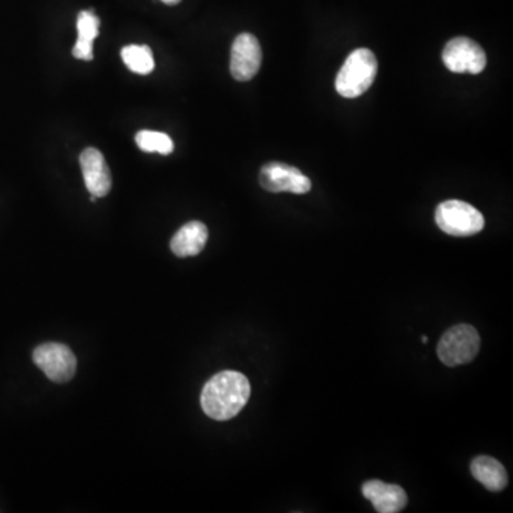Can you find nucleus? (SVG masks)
<instances>
[{
  "mask_svg": "<svg viewBox=\"0 0 513 513\" xmlns=\"http://www.w3.org/2000/svg\"><path fill=\"white\" fill-rule=\"evenodd\" d=\"M251 386L244 374L222 371L207 381L201 393V408L216 421H229L239 416L249 403Z\"/></svg>",
  "mask_w": 513,
  "mask_h": 513,
  "instance_id": "1",
  "label": "nucleus"
},
{
  "mask_svg": "<svg viewBox=\"0 0 513 513\" xmlns=\"http://www.w3.org/2000/svg\"><path fill=\"white\" fill-rule=\"evenodd\" d=\"M121 59L128 66V69L138 75H149L154 70V57L150 47L130 45L121 50Z\"/></svg>",
  "mask_w": 513,
  "mask_h": 513,
  "instance_id": "14",
  "label": "nucleus"
},
{
  "mask_svg": "<svg viewBox=\"0 0 513 513\" xmlns=\"http://www.w3.org/2000/svg\"><path fill=\"white\" fill-rule=\"evenodd\" d=\"M33 363L56 384L69 383L77 368V360L73 351L65 344L59 343L39 345L33 351Z\"/></svg>",
  "mask_w": 513,
  "mask_h": 513,
  "instance_id": "5",
  "label": "nucleus"
},
{
  "mask_svg": "<svg viewBox=\"0 0 513 513\" xmlns=\"http://www.w3.org/2000/svg\"><path fill=\"white\" fill-rule=\"evenodd\" d=\"M442 60L452 73L479 75L487 67V53L469 37L449 40L442 52Z\"/></svg>",
  "mask_w": 513,
  "mask_h": 513,
  "instance_id": "6",
  "label": "nucleus"
},
{
  "mask_svg": "<svg viewBox=\"0 0 513 513\" xmlns=\"http://www.w3.org/2000/svg\"><path fill=\"white\" fill-rule=\"evenodd\" d=\"M436 226L449 236L469 237L481 232L485 219L479 210L461 200H448L435 211Z\"/></svg>",
  "mask_w": 513,
  "mask_h": 513,
  "instance_id": "3",
  "label": "nucleus"
},
{
  "mask_svg": "<svg viewBox=\"0 0 513 513\" xmlns=\"http://www.w3.org/2000/svg\"><path fill=\"white\" fill-rule=\"evenodd\" d=\"M481 345L479 333L472 325L459 324L449 328L438 344L439 360L448 366L471 363Z\"/></svg>",
  "mask_w": 513,
  "mask_h": 513,
  "instance_id": "4",
  "label": "nucleus"
},
{
  "mask_svg": "<svg viewBox=\"0 0 513 513\" xmlns=\"http://www.w3.org/2000/svg\"><path fill=\"white\" fill-rule=\"evenodd\" d=\"M363 495L379 513L401 512L408 504L405 490L399 485L368 481L363 485Z\"/></svg>",
  "mask_w": 513,
  "mask_h": 513,
  "instance_id": "10",
  "label": "nucleus"
},
{
  "mask_svg": "<svg viewBox=\"0 0 513 513\" xmlns=\"http://www.w3.org/2000/svg\"><path fill=\"white\" fill-rule=\"evenodd\" d=\"M378 62L370 49L361 47L348 56L335 79L338 95L345 98L360 97L373 86Z\"/></svg>",
  "mask_w": 513,
  "mask_h": 513,
  "instance_id": "2",
  "label": "nucleus"
},
{
  "mask_svg": "<svg viewBox=\"0 0 513 513\" xmlns=\"http://www.w3.org/2000/svg\"><path fill=\"white\" fill-rule=\"evenodd\" d=\"M161 2L169 6H173V5L180 4L181 0H161Z\"/></svg>",
  "mask_w": 513,
  "mask_h": 513,
  "instance_id": "16",
  "label": "nucleus"
},
{
  "mask_svg": "<svg viewBox=\"0 0 513 513\" xmlns=\"http://www.w3.org/2000/svg\"><path fill=\"white\" fill-rule=\"evenodd\" d=\"M262 52L257 37L251 33H241L236 37L231 47L230 72L239 82H249L259 73Z\"/></svg>",
  "mask_w": 513,
  "mask_h": 513,
  "instance_id": "8",
  "label": "nucleus"
},
{
  "mask_svg": "<svg viewBox=\"0 0 513 513\" xmlns=\"http://www.w3.org/2000/svg\"><path fill=\"white\" fill-rule=\"evenodd\" d=\"M100 19L92 10H83L77 16V40L73 47V56L79 60L93 59V42L98 36Z\"/></svg>",
  "mask_w": 513,
  "mask_h": 513,
  "instance_id": "12",
  "label": "nucleus"
},
{
  "mask_svg": "<svg viewBox=\"0 0 513 513\" xmlns=\"http://www.w3.org/2000/svg\"><path fill=\"white\" fill-rule=\"evenodd\" d=\"M422 343H424V344L428 343V338L422 337Z\"/></svg>",
  "mask_w": 513,
  "mask_h": 513,
  "instance_id": "17",
  "label": "nucleus"
},
{
  "mask_svg": "<svg viewBox=\"0 0 513 513\" xmlns=\"http://www.w3.org/2000/svg\"><path fill=\"white\" fill-rule=\"evenodd\" d=\"M136 144L144 153H160L169 156L174 150V143L170 136L160 131H139L136 135Z\"/></svg>",
  "mask_w": 513,
  "mask_h": 513,
  "instance_id": "15",
  "label": "nucleus"
},
{
  "mask_svg": "<svg viewBox=\"0 0 513 513\" xmlns=\"http://www.w3.org/2000/svg\"><path fill=\"white\" fill-rule=\"evenodd\" d=\"M209 240V230L201 221H190L181 227L171 239V251L184 259V257H194L200 254L206 247Z\"/></svg>",
  "mask_w": 513,
  "mask_h": 513,
  "instance_id": "11",
  "label": "nucleus"
},
{
  "mask_svg": "<svg viewBox=\"0 0 513 513\" xmlns=\"http://www.w3.org/2000/svg\"><path fill=\"white\" fill-rule=\"evenodd\" d=\"M80 167L88 193L95 197H105L110 193L111 174L105 156L97 149L88 148L80 154Z\"/></svg>",
  "mask_w": 513,
  "mask_h": 513,
  "instance_id": "9",
  "label": "nucleus"
},
{
  "mask_svg": "<svg viewBox=\"0 0 513 513\" xmlns=\"http://www.w3.org/2000/svg\"><path fill=\"white\" fill-rule=\"evenodd\" d=\"M260 184L270 193L305 194L311 190V180L295 167L284 163H267L260 171Z\"/></svg>",
  "mask_w": 513,
  "mask_h": 513,
  "instance_id": "7",
  "label": "nucleus"
},
{
  "mask_svg": "<svg viewBox=\"0 0 513 513\" xmlns=\"http://www.w3.org/2000/svg\"><path fill=\"white\" fill-rule=\"evenodd\" d=\"M471 472L477 482L487 489L500 492L508 485V474L504 465L490 457H477L472 461Z\"/></svg>",
  "mask_w": 513,
  "mask_h": 513,
  "instance_id": "13",
  "label": "nucleus"
}]
</instances>
